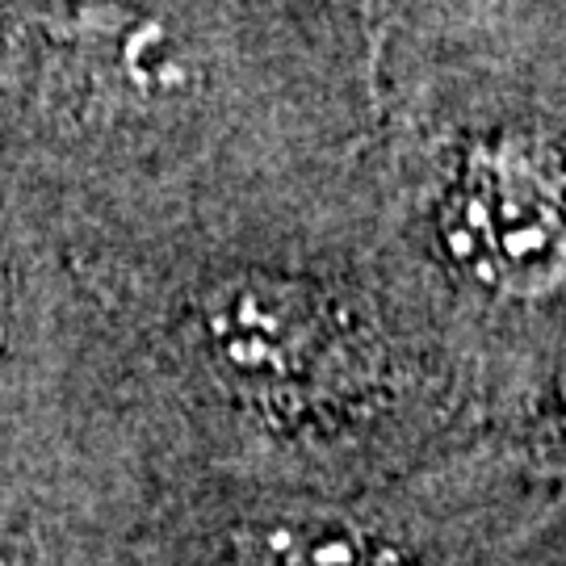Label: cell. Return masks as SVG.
<instances>
[{"label":"cell","instance_id":"6da1fadb","mask_svg":"<svg viewBox=\"0 0 566 566\" xmlns=\"http://www.w3.org/2000/svg\"><path fill=\"white\" fill-rule=\"evenodd\" d=\"M453 248L504 290H554L566 264L558 185L521 151L483 156L453 210Z\"/></svg>","mask_w":566,"mask_h":566},{"label":"cell","instance_id":"7a4b0ae2","mask_svg":"<svg viewBox=\"0 0 566 566\" xmlns=\"http://www.w3.org/2000/svg\"><path fill=\"white\" fill-rule=\"evenodd\" d=\"M214 336L223 344L227 361H235L243 374L277 369L285 365V353L294 348L290 298L261 282L231 285L214 306Z\"/></svg>","mask_w":566,"mask_h":566},{"label":"cell","instance_id":"3957f363","mask_svg":"<svg viewBox=\"0 0 566 566\" xmlns=\"http://www.w3.org/2000/svg\"><path fill=\"white\" fill-rule=\"evenodd\" d=\"M365 537L344 512L294 507L264 521L248 566H365Z\"/></svg>","mask_w":566,"mask_h":566}]
</instances>
